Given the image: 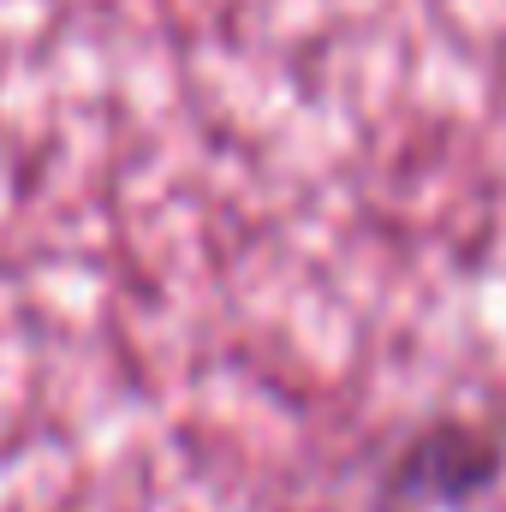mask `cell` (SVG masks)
Returning a JSON list of instances; mask_svg holds the SVG:
<instances>
[{"label":"cell","mask_w":506,"mask_h":512,"mask_svg":"<svg viewBox=\"0 0 506 512\" xmlns=\"http://www.w3.org/2000/svg\"><path fill=\"white\" fill-rule=\"evenodd\" d=\"M506 471V441L489 423H471V417H435L423 423L399 453H393V471L381 483V495L393 507H465L477 495H489Z\"/></svg>","instance_id":"6da1fadb"}]
</instances>
